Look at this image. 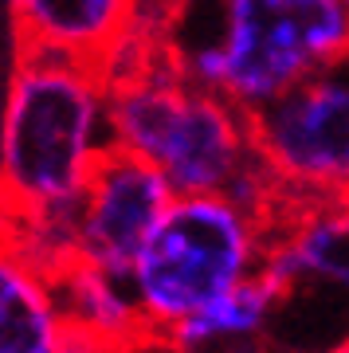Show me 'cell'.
Listing matches in <instances>:
<instances>
[{"instance_id":"6da1fadb","label":"cell","mask_w":349,"mask_h":353,"mask_svg":"<svg viewBox=\"0 0 349 353\" xmlns=\"http://www.w3.org/2000/svg\"><path fill=\"white\" fill-rule=\"evenodd\" d=\"M106 75L110 145L150 161L177 196L232 192L259 165L248 110L177 71L165 36L134 28L99 63Z\"/></svg>"},{"instance_id":"7a4b0ae2","label":"cell","mask_w":349,"mask_h":353,"mask_svg":"<svg viewBox=\"0 0 349 353\" xmlns=\"http://www.w3.org/2000/svg\"><path fill=\"white\" fill-rule=\"evenodd\" d=\"M106 150L110 110L99 63L43 48L20 51L0 118L4 216L75 208Z\"/></svg>"},{"instance_id":"3957f363","label":"cell","mask_w":349,"mask_h":353,"mask_svg":"<svg viewBox=\"0 0 349 353\" xmlns=\"http://www.w3.org/2000/svg\"><path fill=\"white\" fill-rule=\"evenodd\" d=\"M165 48L192 87L251 114L302 79L346 63L349 0H216L208 36L165 39Z\"/></svg>"},{"instance_id":"277c9868","label":"cell","mask_w":349,"mask_h":353,"mask_svg":"<svg viewBox=\"0 0 349 353\" xmlns=\"http://www.w3.org/2000/svg\"><path fill=\"white\" fill-rule=\"evenodd\" d=\"M271 220L224 192L173 196L126 271L141 326L173 330L228 287L259 271Z\"/></svg>"},{"instance_id":"5b68a950","label":"cell","mask_w":349,"mask_h":353,"mask_svg":"<svg viewBox=\"0 0 349 353\" xmlns=\"http://www.w3.org/2000/svg\"><path fill=\"white\" fill-rule=\"evenodd\" d=\"M251 145L283 204L341 201L349 185V83L341 67L295 83L248 114Z\"/></svg>"},{"instance_id":"8992f818","label":"cell","mask_w":349,"mask_h":353,"mask_svg":"<svg viewBox=\"0 0 349 353\" xmlns=\"http://www.w3.org/2000/svg\"><path fill=\"white\" fill-rule=\"evenodd\" d=\"M173 196L150 161L110 145L75 201V259L126 275Z\"/></svg>"},{"instance_id":"52a82bcc","label":"cell","mask_w":349,"mask_h":353,"mask_svg":"<svg viewBox=\"0 0 349 353\" xmlns=\"http://www.w3.org/2000/svg\"><path fill=\"white\" fill-rule=\"evenodd\" d=\"M259 275L283 299L302 283H334L349 279V216L341 201H302L283 204L271 216Z\"/></svg>"},{"instance_id":"ba28073f","label":"cell","mask_w":349,"mask_h":353,"mask_svg":"<svg viewBox=\"0 0 349 353\" xmlns=\"http://www.w3.org/2000/svg\"><path fill=\"white\" fill-rule=\"evenodd\" d=\"M24 48L102 63L137 28V0H12Z\"/></svg>"},{"instance_id":"9c48e42d","label":"cell","mask_w":349,"mask_h":353,"mask_svg":"<svg viewBox=\"0 0 349 353\" xmlns=\"http://www.w3.org/2000/svg\"><path fill=\"white\" fill-rule=\"evenodd\" d=\"M63 338L67 322L51 275L0 228V353H55Z\"/></svg>"},{"instance_id":"30bf717a","label":"cell","mask_w":349,"mask_h":353,"mask_svg":"<svg viewBox=\"0 0 349 353\" xmlns=\"http://www.w3.org/2000/svg\"><path fill=\"white\" fill-rule=\"evenodd\" d=\"M51 287H55V303H59L67 330L99 345H114L141 326L134 290L118 271L94 267L87 259H71L51 275Z\"/></svg>"},{"instance_id":"8fae6325","label":"cell","mask_w":349,"mask_h":353,"mask_svg":"<svg viewBox=\"0 0 349 353\" xmlns=\"http://www.w3.org/2000/svg\"><path fill=\"white\" fill-rule=\"evenodd\" d=\"M283 303V294L255 271L243 283L228 287L216 294L212 303H204L188 318H181L169 334H173L188 353H208L216 345H239V341H255L267 330L275 306Z\"/></svg>"},{"instance_id":"7c38bea8","label":"cell","mask_w":349,"mask_h":353,"mask_svg":"<svg viewBox=\"0 0 349 353\" xmlns=\"http://www.w3.org/2000/svg\"><path fill=\"white\" fill-rule=\"evenodd\" d=\"M102 353H188L169 330H153V326H137L134 334H126L122 341L106 345Z\"/></svg>"},{"instance_id":"4fadbf2b","label":"cell","mask_w":349,"mask_h":353,"mask_svg":"<svg viewBox=\"0 0 349 353\" xmlns=\"http://www.w3.org/2000/svg\"><path fill=\"white\" fill-rule=\"evenodd\" d=\"M169 8H173V0H137V24L157 28V32L165 36V20H169Z\"/></svg>"},{"instance_id":"5bb4252c","label":"cell","mask_w":349,"mask_h":353,"mask_svg":"<svg viewBox=\"0 0 349 353\" xmlns=\"http://www.w3.org/2000/svg\"><path fill=\"white\" fill-rule=\"evenodd\" d=\"M102 350H106V345L83 338V334H75V330H67V338L59 341V350H55V353H102Z\"/></svg>"},{"instance_id":"9a60e30c","label":"cell","mask_w":349,"mask_h":353,"mask_svg":"<svg viewBox=\"0 0 349 353\" xmlns=\"http://www.w3.org/2000/svg\"><path fill=\"white\" fill-rule=\"evenodd\" d=\"M330 353H349V345H334V350H330Z\"/></svg>"}]
</instances>
